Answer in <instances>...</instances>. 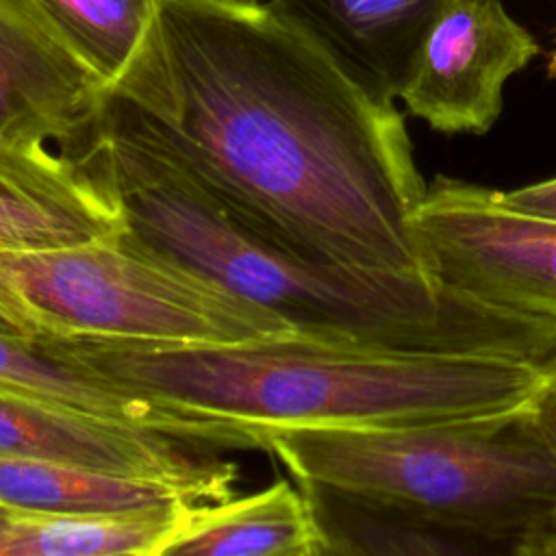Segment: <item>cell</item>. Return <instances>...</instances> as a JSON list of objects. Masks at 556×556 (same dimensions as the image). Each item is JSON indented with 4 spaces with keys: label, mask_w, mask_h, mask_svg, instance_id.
<instances>
[{
    "label": "cell",
    "mask_w": 556,
    "mask_h": 556,
    "mask_svg": "<svg viewBox=\"0 0 556 556\" xmlns=\"http://www.w3.org/2000/svg\"><path fill=\"white\" fill-rule=\"evenodd\" d=\"M278 4L161 0V83L132 106L232 213L330 263L430 276L404 115Z\"/></svg>",
    "instance_id": "1"
},
{
    "label": "cell",
    "mask_w": 556,
    "mask_h": 556,
    "mask_svg": "<svg viewBox=\"0 0 556 556\" xmlns=\"http://www.w3.org/2000/svg\"><path fill=\"white\" fill-rule=\"evenodd\" d=\"M117 204L141 245L280 315L293 330L378 350L556 358V319L508 311L430 276L356 269L300 254L213 195L122 102L67 152Z\"/></svg>",
    "instance_id": "2"
},
{
    "label": "cell",
    "mask_w": 556,
    "mask_h": 556,
    "mask_svg": "<svg viewBox=\"0 0 556 556\" xmlns=\"http://www.w3.org/2000/svg\"><path fill=\"white\" fill-rule=\"evenodd\" d=\"M52 352L180 413L271 428H387L526 408L543 365L415 354L285 330L232 343L169 345L39 337Z\"/></svg>",
    "instance_id": "3"
},
{
    "label": "cell",
    "mask_w": 556,
    "mask_h": 556,
    "mask_svg": "<svg viewBox=\"0 0 556 556\" xmlns=\"http://www.w3.org/2000/svg\"><path fill=\"white\" fill-rule=\"evenodd\" d=\"M263 439L302 484L443 526L556 528V450L526 408L419 426L271 428Z\"/></svg>",
    "instance_id": "4"
},
{
    "label": "cell",
    "mask_w": 556,
    "mask_h": 556,
    "mask_svg": "<svg viewBox=\"0 0 556 556\" xmlns=\"http://www.w3.org/2000/svg\"><path fill=\"white\" fill-rule=\"evenodd\" d=\"M0 304L33 339L204 345L293 330L126 230L63 248L0 250Z\"/></svg>",
    "instance_id": "5"
},
{
    "label": "cell",
    "mask_w": 556,
    "mask_h": 556,
    "mask_svg": "<svg viewBox=\"0 0 556 556\" xmlns=\"http://www.w3.org/2000/svg\"><path fill=\"white\" fill-rule=\"evenodd\" d=\"M415 228L428 269L443 285L556 319V222L506 208L495 189L437 176Z\"/></svg>",
    "instance_id": "6"
},
{
    "label": "cell",
    "mask_w": 556,
    "mask_h": 556,
    "mask_svg": "<svg viewBox=\"0 0 556 556\" xmlns=\"http://www.w3.org/2000/svg\"><path fill=\"white\" fill-rule=\"evenodd\" d=\"M211 450L130 421L0 391V456L163 482L213 504L232 497L237 467Z\"/></svg>",
    "instance_id": "7"
},
{
    "label": "cell",
    "mask_w": 556,
    "mask_h": 556,
    "mask_svg": "<svg viewBox=\"0 0 556 556\" xmlns=\"http://www.w3.org/2000/svg\"><path fill=\"white\" fill-rule=\"evenodd\" d=\"M539 52L500 0H443L397 98L434 130L484 135L502 113L504 85Z\"/></svg>",
    "instance_id": "8"
},
{
    "label": "cell",
    "mask_w": 556,
    "mask_h": 556,
    "mask_svg": "<svg viewBox=\"0 0 556 556\" xmlns=\"http://www.w3.org/2000/svg\"><path fill=\"white\" fill-rule=\"evenodd\" d=\"M109 102L22 0H0V137L59 143L67 154L93 132Z\"/></svg>",
    "instance_id": "9"
},
{
    "label": "cell",
    "mask_w": 556,
    "mask_h": 556,
    "mask_svg": "<svg viewBox=\"0 0 556 556\" xmlns=\"http://www.w3.org/2000/svg\"><path fill=\"white\" fill-rule=\"evenodd\" d=\"M124 230L106 189L48 143L0 137V250H48Z\"/></svg>",
    "instance_id": "10"
},
{
    "label": "cell",
    "mask_w": 556,
    "mask_h": 556,
    "mask_svg": "<svg viewBox=\"0 0 556 556\" xmlns=\"http://www.w3.org/2000/svg\"><path fill=\"white\" fill-rule=\"evenodd\" d=\"M0 391L130 421L213 450H252L256 443L245 426L180 413L143 397L30 337L0 332Z\"/></svg>",
    "instance_id": "11"
},
{
    "label": "cell",
    "mask_w": 556,
    "mask_h": 556,
    "mask_svg": "<svg viewBox=\"0 0 556 556\" xmlns=\"http://www.w3.org/2000/svg\"><path fill=\"white\" fill-rule=\"evenodd\" d=\"M302 484V482H300ZM319 528V556H556V528L484 532L302 484Z\"/></svg>",
    "instance_id": "12"
},
{
    "label": "cell",
    "mask_w": 556,
    "mask_h": 556,
    "mask_svg": "<svg viewBox=\"0 0 556 556\" xmlns=\"http://www.w3.org/2000/svg\"><path fill=\"white\" fill-rule=\"evenodd\" d=\"M102 89L143 106L161 83V0H22Z\"/></svg>",
    "instance_id": "13"
},
{
    "label": "cell",
    "mask_w": 556,
    "mask_h": 556,
    "mask_svg": "<svg viewBox=\"0 0 556 556\" xmlns=\"http://www.w3.org/2000/svg\"><path fill=\"white\" fill-rule=\"evenodd\" d=\"M319 539L304 486L282 478L243 497L193 506L152 556H317Z\"/></svg>",
    "instance_id": "14"
},
{
    "label": "cell",
    "mask_w": 556,
    "mask_h": 556,
    "mask_svg": "<svg viewBox=\"0 0 556 556\" xmlns=\"http://www.w3.org/2000/svg\"><path fill=\"white\" fill-rule=\"evenodd\" d=\"M391 98L443 0H278Z\"/></svg>",
    "instance_id": "15"
},
{
    "label": "cell",
    "mask_w": 556,
    "mask_h": 556,
    "mask_svg": "<svg viewBox=\"0 0 556 556\" xmlns=\"http://www.w3.org/2000/svg\"><path fill=\"white\" fill-rule=\"evenodd\" d=\"M198 506L187 500L106 517H65L0 504V556L154 554Z\"/></svg>",
    "instance_id": "16"
},
{
    "label": "cell",
    "mask_w": 556,
    "mask_h": 556,
    "mask_svg": "<svg viewBox=\"0 0 556 556\" xmlns=\"http://www.w3.org/2000/svg\"><path fill=\"white\" fill-rule=\"evenodd\" d=\"M193 497L176 486L65 463L0 456V504L65 517H106Z\"/></svg>",
    "instance_id": "17"
},
{
    "label": "cell",
    "mask_w": 556,
    "mask_h": 556,
    "mask_svg": "<svg viewBox=\"0 0 556 556\" xmlns=\"http://www.w3.org/2000/svg\"><path fill=\"white\" fill-rule=\"evenodd\" d=\"M495 198L510 211L556 222V178L513 191H495Z\"/></svg>",
    "instance_id": "18"
},
{
    "label": "cell",
    "mask_w": 556,
    "mask_h": 556,
    "mask_svg": "<svg viewBox=\"0 0 556 556\" xmlns=\"http://www.w3.org/2000/svg\"><path fill=\"white\" fill-rule=\"evenodd\" d=\"M526 410L545 441L556 450V358L545 367L543 380Z\"/></svg>",
    "instance_id": "19"
},
{
    "label": "cell",
    "mask_w": 556,
    "mask_h": 556,
    "mask_svg": "<svg viewBox=\"0 0 556 556\" xmlns=\"http://www.w3.org/2000/svg\"><path fill=\"white\" fill-rule=\"evenodd\" d=\"M0 332H4V334H20V337H28L26 332H24V328L2 308V304H0ZM33 339V337H30Z\"/></svg>",
    "instance_id": "20"
},
{
    "label": "cell",
    "mask_w": 556,
    "mask_h": 556,
    "mask_svg": "<svg viewBox=\"0 0 556 556\" xmlns=\"http://www.w3.org/2000/svg\"><path fill=\"white\" fill-rule=\"evenodd\" d=\"M547 74L552 78H556V43H554V50L549 52V59H547Z\"/></svg>",
    "instance_id": "21"
},
{
    "label": "cell",
    "mask_w": 556,
    "mask_h": 556,
    "mask_svg": "<svg viewBox=\"0 0 556 556\" xmlns=\"http://www.w3.org/2000/svg\"><path fill=\"white\" fill-rule=\"evenodd\" d=\"M222 2H232V4H276L278 0H222Z\"/></svg>",
    "instance_id": "22"
},
{
    "label": "cell",
    "mask_w": 556,
    "mask_h": 556,
    "mask_svg": "<svg viewBox=\"0 0 556 556\" xmlns=\"http://www.w3.org/2000/svg\"><path fill=\"white\" fill-rule=\"evenodd\" d=\"M98 556H152L143 552H113V554H98Z\"/></svg>",
    "instance_id": "23"
},
{
    "label": "cell",
    "mask_w": 556,
    "mask_h": 556,
    "mask_svg": "<svg viewBox=\"0 0 556 556\" xmlns=\"http://www.w3.org/2000/svg\"><path fill=\"white\" fill-rule=\"evenodd\" d=\"M317 556H319V552H317Z\"/></svg>",
    "instance_id": "24"
}]
</instances>
